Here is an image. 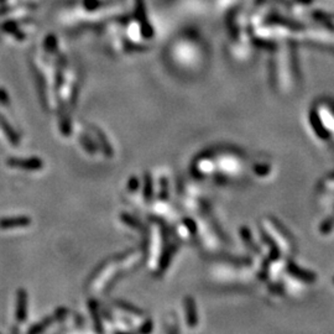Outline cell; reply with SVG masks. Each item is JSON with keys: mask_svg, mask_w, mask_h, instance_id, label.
Returning a JSON list of instances; mask_svg holds the SVG:
<instances>
[{"mask_svg": "<svg viewBox=\"0 0 334 334\" xmlns=\"http://www.w3.org/2000/svg\"><path fill=\"white\" fill-rule=\"evenodd\" d=\"M27 222L29 220L26 219V218H16V219H4L1 220V223H0V225L1 227H16V225H24V224H27Z\"/></svg>", "mask_w": 334, "mask_h": 334, "instance_id": "obj_1", "label": "cell"}]
</instances>
